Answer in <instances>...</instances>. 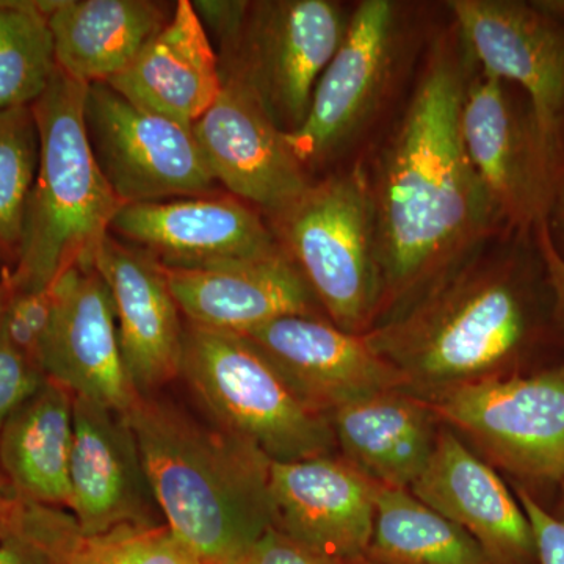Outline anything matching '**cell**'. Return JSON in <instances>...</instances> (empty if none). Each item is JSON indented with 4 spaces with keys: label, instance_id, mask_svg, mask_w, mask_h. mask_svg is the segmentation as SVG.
<instances>
[{
    "label": "cell",
    "instance_id": "3",
    "mask_svg": "<svg viewBox=\"0 0 564 564\" xmlns=\"http://www.w3.org/2000/svg\"><path fill=\"white\" fill-rule=\"evenodd\" d=\"M122 415L165 524L203 564H239L274 527L272 459L155 393L140 395Z\"/></svg>",
    "mask_w": 564,
    "mask_h": 564
},
{
    "label": "cell",
    "instance_id": "41",
    "mask_svg": "<svg viewBox=\"0 0 564 564\" xmlns=\"http://www.w3.org/2000/svg\"><path fill=\"white\" fill-rule=\"evenodd\" d=\"M352 564H373V563H370V562H367V560H359V562H356V563H352Z\"/></svg>",
    "mask_w": 564,
    "mask_h": 564
},
{
    "label": "cell",
    "instance_id": "36",
    "mask_svg": "<svg viewBox=\"0 0 564 564\" xmlns=\"http://www.w3.org/2000/svg\"><path fill=\"white\" fill-rule=\"evenodd\" d=\"M20 516V514H18ZM0 564H62L40 540L17 522L13 532L0 540Z\"/></svg>",
    "mask_w": 564,
    "mask_h": 564
},
{
    "label": "cell",
    "instance_id": "32",
    "mask_svg": "<svg viewBox=\"0 0 564 564\" xmlns=\"http://www.w3.org/2000/svg\"><path fill=\"white\" fill-rule=\"evenodd\" d=\"M514 494L532 525L538 564H564V522L525 486L516 484Z\"/></svg>",
    "mask_w": 564,
    "mask_h": 564
},
{
    "label": "cell",
    "instance_id": "25",
    "mask_svg": "<svg viewBox=\"0 0 564 564\" xmlns=\"http://www.w3.org/2000/svg\"><path fill=\"white\" fill-rule=\"evenodd\" d=\"M47 20L58 69L91 85L128 68L170 18L148 0H62Z\"/></svg>",
    "mask_w": 564,
    "mask_h": 564
},
{
    "label": "cell",
    "instance_id": "38",
    "mask_svg": "<svg viewBox=\"0 0 564 564\" xmlns=\"http://www.w3.org/2000/svg\"><path fill=\"white\" fill-rule=\"evenodd\" d=\"M534 9L544 13L551 20L564 21V0H547V2H533Z\"/></svg>",
    "mask_w": 564,
    "mask_h": 564
},
{
    "label": "cell",
    "instance_id": "8",
    "mask_svg": "<svg viewBox=\"0 0 564 564\" xmlns=\"http://www.w3.org/2000/svg\"><path fill=\"white\" fill-rule=\"evenodd\" d=\"M348 18L329 0L251 3L234 55L236 74L284 133L303 124L323 70L343 43Z\"/></svg>",
    "mask_w": 564,
    "mask_h": 564
},
{
    "label": "cell",
    "instance_id": "12",
    "mask_svg": "<svg viewBox=\"0 0 564 564\" xmlns=\"http://www.w3.org/2000/svg\"><path fill=\"white\" fill-rule=\"evenodd\" d=\"M397 25V7L389 0H364L348 18L343 43L323 70L303 124L285 133L304 166L339 151L380 107L395 62Z\"/></svg>",
    "mask_w": 564,
    "mask_h": 564
},
{
    "label": "cell",
    "instance_id": "20",
    "mask_svg": "<svg viewBox=\"0 0 564 564\" xmlns=\"http://www.w3.org/2000/svg\"><path fill=\"white\" fill-rule=\"evenodd\" d=\"M410 491L484 549L491 564H538L532 525L491 464L441 425L425 470Z\"/></svg>",
    "mask_w": 564,
    "mask_h": 564
},
{
    "label": "cell",
    "instance_id": "22",
    "mask_svg": "<svg viewBox=\"0 0 564 564\" xmlns=\"http://www.w3.org/2000/svg\"><path fill=\"white\" fill-rule=\"evenodd\" d=\"M106 84L141 109L192 128L223 87L209 33L192 0H180L162 31Z\"/></svg>",
    "mask_w": 564,
    "mask_h": 564
},
{
    "label": "cell",
    "instance_id": "40",
    "mask_svg": "<svg viewBox=\"0 0 564 564\" xmlns=\"http://www.w3.org/2000/svg\"><path fill=\"white\" fill-rule=\"evenodd\" d=\"M558 217H560V225H562V229L564 232V199H563L562 204H560Z\"/></svg>",
    "mask_w": 564,
    "mask_h": 564
},
{
    "label": "cell",
    "instance_id": "16",
    "mask_svg": "<svg viewBox=\"0 0 564 564\" xmlns=\"http://www.w3.org/2000/svg\"><path fill=\"white\" fill-rule=\"evenodd\" d=\"M43 369L76 397L126 414L140 399L122 361L109 288L95 267H70L52 285Z\"/></svg>",
    "mask_w": 564,
    "mask_h": 564
},
{
    "label": "cell",
    "instance_id": "37",
    "mask_svg": "<svg viewBox=\"0 0 564 564\" xmlns=\"http://www.w3.org/2000/svg\"><path fill=\"white\" fill-rule=\"evenodd\" d=\"M21 500L10 488L9 481L0 470V540L13 532L20 514Z\"/></svg>",
    "mask_w": 564,
    "mask_h": 564
},
{
    "label": "cell",
    "instance_id": "18",
    "mask_svg": "<svg viewBox=\"0 0 564 564\" xmlns=\"http://www.w3.org/2000/svg\"><path fill=\"white\" fill-rule=\"evenodd\" d=\"M111 229L165 269H203L282 250L261 217L231 196L126 204Z\"/></svg>",
    "mask_w": 564,
    "mask_h": 564
},
{
    "label": "cell",
    "instance_id": "4",
    "mask_svg": "<svg viewBox=\"0 0 564 564\" xmlns=\"http://www.w3.org/2000/svg\"><path fill=\"white\" fill-rule=\"evenodd\" d=\"M88 85L63 70L32 104L40 161L20 251L7 270L11 288L47 291L70 267H95L124 206L96 161L85 124Z\"/></svg>",
    "mask_w": 564,
    "mask_h": 564
},
{
    "label": "cell",
    "instance_id": "11",
    "mask_svg": "<svg viewBox=\"0 0 564 564\" xmlns=\"http://www.w3.org/2000/svg\"><path fill=\"white\" fill-rule=\"evenodd\" d=\"M448 9L481 70L514 82L545 150L564 166V31L532 3L452 0Z\"/></svg>",
    "mask_w": 564,
    "mask_h": 564
},
{
    "label": "cell",
    "instance_id": "14",
    "mask_svg": "<svg viewBox=\"0 0 564 564\" xmlns=\"http://www.w3.org/2000/svg\"><path fill=\"white\" fill-rule=\"evenodd\" d=\"M242 336L311 410L326 417L364 397L406 389L402 375L364 334L344 332L318 315H288Z\"/></svg>",
    "mask_w": 564,
    "mask_h": 564
},
{
    "label": "cell",
    "instance_id": "26",
    "mask_svg": "<svg viewBox=\"0 0 564 564\" xmlns=\"http://www.w3.org/2000/svg\"><path fill=\"white\" fill-rule=\"evenodd\" d=\"M18 521L62 564H203L166 524L87 534L65 508L22 500Z\"/></svg>",
    "mask_w": 564,
    "mask_h": 564
},
{
    "label": "cell",
    "instance_id": "35",
    "mask_svg": "<svg viewBox=\"0 0 564 564\" xmlns=\"http://www.w3.org/2000/svg\"><path fill=\"white\" fill-rule=\"evenodd\" d=\"M534 231H536L538 250H540L552 302H554V315L564 329V256L556 247L547 221L541 223Z\"/></svg>",
    "mask_w": 564,
    "mask_h": 564
},
{
    "label": "cell",
    "instance_id": "5",
    "mask_svg": "<svg viewBox=\"0 0 564 564\" xmlns=\"http://www.w3.org/2000/svg\"><path fill=\"white\" fill-rule=\"evenodd\" d=\"M318 306L337 328L366 334L383 300L372 181L361 166L333 174L274 215Z\"/></svg>",
    "mask_w": 564,
    "mask_h": 564
},
{
    "label": "cell",
    "instance_id": "21",
    "mask_svg": "<svg viewBox=\"0 0 564 564\" xmlns=\"http://www.w3.org/2000/svg\"><path fill=\"white\" fill-rule=\"evenodd\" d=\"M165 270L181 314L203 328L245 334L288 315H317V300L284 248L245 261Z\"/></svg>",
    "mask_w": 564,
    "mask_h": 564
},
{
    "label": "cell",
    "instance_id": "30",
    "mask_svg": "<svg viewBox=\"0 0 564 564\" xmlns=\"http://www.w3.org/2000/svg\"><path fill=\"white\" fill-rule=\"evenodd\" d=\"M54 314V293L47 291H22L11 288L6 280L7 333L18 351L44 373L43 351ZM46 375V373H44Z\"/></svg>",
    "mask_w": 564,
    "mask_h": 564
},
{
    "label": "cell",
    "instance_id": "24",
    "mask_svg": "<svg viewBox=\"0 0 564 564\" xmlns=\"http://www.w3.org/2000/svg\"><path fill=\"white\" fill-rule=\"evenodd\" d=\"M74 397L46 378L0 426V470L22 502L69 508Z\"/></svg>",
    "mask_w": 564,
    "mask_h": 564
},
{
    "label": "cell",
    "instance_id": "34",
    "mask_svg": "<svg viewBox=\"0 0 564 564\" xmlns=\"http://www.w3.org/2000/svg\"><path fill=\"white\" fill-rule=\"evenodd\" d=\"M192 3L206 32L214 33L221 46L231 51L243 31L251 3L236 0H192Z\"/></svg>",
    "mask_w": 564,
    "mask_h": 564
},
{
    "label": "cell",
    "instance_id": "10",
    "mask_svg": "<svg viewBox=\"0 0 564 564\" xmlns=\"http://www.w3.org/2000/svg\"><path fill=\"white\" fill-rule=\"evenodd\" d=\"M462 131L499 220L522 231L547 221L564 166L545 150L532 113L511 101L505 82L485 70L467 80Z\"/></svg>",
    "mask_w": 564,
    "mask_h": 564
},
{
    "label": "cell",
    "instance_id": "13",
    "mask_svg": "<svg viewBox=\"0 0 564 564\" xmlns=\"http://www.w3.org/2000/svg\"><path fill=\"white\" fill-rule=\"evenodd\" d=\"M207 169L239 199L281 214L311 182L285 133L239 76H223L220 95L192 126Z\"/></svg>",
    "mask_w": 564,
    "mask_h": 564
},
{
    "label": "cell",
    "instance_id": "39",
    "mask_svg": "<svg viewBox=\"0 0 564 564\" xmlns=\"http://www.w3.org/2000/svg\"><path fill=\"white\" fill-rule=\"evenodd\" d=\"M556 486H558V502H556V510L552 511V514L564 522V474Z\"/></svg>",
    "mask_w": 564,
    "mask_h": 564
},
{
    "label": "cell",
    "instance_id": "42",
    "mask_svg": "<svg viewBox=\"0 0 564 564\" xmlns=\"http://www.w3.org/2000/svg\"><path fill=\"white\" fill-rule=\"evenodd\" d=\"M7 273V272H6ZM6 273L0 272V281L3 280V276H6Z\"/></svg>",
    "mask_w": 564,
    "mask_h": 564
},
{
    "label": "cell",
    "instance_id": "29",
    "mask_svg": "<svg viewBox=\"0 0 564 564\" xmlns=\"http://www.w3.org/2000/svg\"><path fill=\"white\" fill-rule=\"evenodd\" d=\"M39 161V128L32 106L0 109V256L13 263Z\"/></svg>",
    "mask_w": 564,
    "mask_h": 564
},
{
    "label": "cell",
    "instance_id": "27",
    "mask_svg": "<svg viewBox=\"0 0 564 564\" xmlns=\"http://www.w3.org/2000/svg\"><path fill=\"white\" fill-rule=\"evenodd\" d=\"M364 560L373 564H491L469 533L410 489L381 485Z\"/></svg>",
    "mask_w": 564,
    "mask_h": 564
},
{
    "label": "cell",
    "instance_id": "17",
    "mask_svg": "<svg viewBox=\"0 0 564 564\" xmlns=\"http://www.w3.org/2000/svg\"><path fill=\"white\" fill-rule=\"evenodd\" d=\"M378 488L339 454L272 462L274 527L323 555L359 562L372 538Z\"/></svg>",
    "mask_w": 564,
    "mask_h": 564
},
{
    "label": "cell",
    "instance_id": "7",
    "mask_svg": "<svg viewBox=\"0 0 564 564\" xmlns=\"http://www.w3.org/2000/svg\"><path fill=\"white\" fill-rule=\"evenodd\" d=\"M494 469L522 484H558L564 474V362L425 400Z\"/></svg>",
    "mask_w": 564,
    "mask_h": 564
},
{
    "label": "cell",
    "instance_id": "23",
    "mask_svg": "<svg viewBox=\"0 0 564 564\" xmlns=\"http://www.w3.org/2000/svg\"><path fill=\"white\" fill-rule=\"evenodd\" d=\"M328 421L339 455L378 485L403 489L425 470L443 425L425 400L402 389L344 404Z\"/></svg>",
    "mask_w": 564,
    "mask_h": 564
},
{
    "label": "cell",
    "instance_id": "33",
    "mask_svg": "<svg viewBox=\"0 0 564 564\" xmlns=\"http://www.w3.org/2000/svg\"><path fill=\"white\" fill-rule=\"evenodd\" d=\"M239 564H348L307 547L276 527L252 544Z\"/></svg>",
    "mask_w": 564,
    "mask_h": 564
},
{
    "label": "cell",
    "instance_id": "31",
    "mask_svg": "<svg viewBox=\"0 0 564 564\" xmlns=\"http://www.w3.org/2000/svg\"><path fill=\"white\" fill-rule=\"evenodd\" d=\"M3 304H6V276L0 281V426L47 378L11 343L7 333Z\"/></svg>",
    "mask_w": 564,
    "mask_h": 564
},
{
    "label": "cell",
    "instance_id": "15",
    "mask_svg": "<svg viewBox=\"0 0 564 564\" xmlns=\"http://www.w3.org/2000/svg\"><path fill=\"white\" fill-rule=\"evenodd\" d=\"M68 511L82 532L165 524L128 419L74 397Z\"/></svg>",
    "mask_w": 564,
    "mask_h": 564
},
{
    "label": "cell",
    "instance_id": "28",
    "mask_svg": "<svg viewBox=\"0 0 564 564\" xmlns=\"http://www.w3.org/2000/svg\"><path fill=\"white\" fill-rule=\"evenodd\" d=\"M54 2H0V109L29 107L57 73Z\"/></svg>",
    "mask_w": 564,
    "mask_h": 564
},
{
    "label": "cell",
    "instance_id": "19",
    "mask_svg": "<svg viewBox=\"0 0 564 564\" xmlns=\"http://www.w3.org/2000/svg\"><path fill=\"white\" fill-rule=\"evenodd\" d=\"M109 288L122 361L140 395L181 377L184 323L165 267L135 245L109 236L95 259Z\"/></svg>",
    "mask_w": 564,
    "mask_h": 564
},
{
    "label": "cell",
    "instance_id": "6",
    "mask_svg": "<svg viewBox=\"0 0 564 564\" xmlns=\"http://www.w3.org/2000/svg\"><path fill=\"white\" fill-rule=\"evenodd\" d=\"M180 378L212 423L272 462L336 454L328 417L311 410L242 334L185 323Z\"/></svg>",
    "mask_w": 564,
    "mask_h": 564
},
{
    "label": "cell",
    "instance_id": "1",
    "mask_svg": "<svg viewBox=\"0 0 564 564\" xmlns=\"http://www.w3.org/2000/svg\"><path fill=\"white\" fill-rule=\"evenodd\" d=\"M452 44L434 50L372 182L380 317L467 262L499 221L464 144L469 79Z\"/></svg>",
    "mask_w": 564,
    "mask_h": 564
},
{
    "label": "cell",
    "instance_id": "9",
    "mask_svg": "<svg viewBox=\"0 0 564 564\" xmlns=\"http://www.w3.org/2000/svg\"><path fill=\"white\" fill-rule=\"evenodd\" d=\"M85 124L96 161L124 206L214 188L191 126L141 109L106 82L88 85Z\"/></svg>",
    "mask_w": 564,
    "mask_h": 564
},
{
    "label": "cell",
    "instance_id": "2",
    "mask_svg": "<svg viewBox=\"0 0 564 564\" xmlns=\"http://www.w3.org/2000/svg\"><path fill=\"white\" fill-rule=\"evenodd\" d=\"M364 336L402 375L404 391L432 400L524 373L541 336L540 311L514 265L467 261Z\"/></svg>",
    "mask_w": 564,
    "mask_h": 564
}]
</instances>
